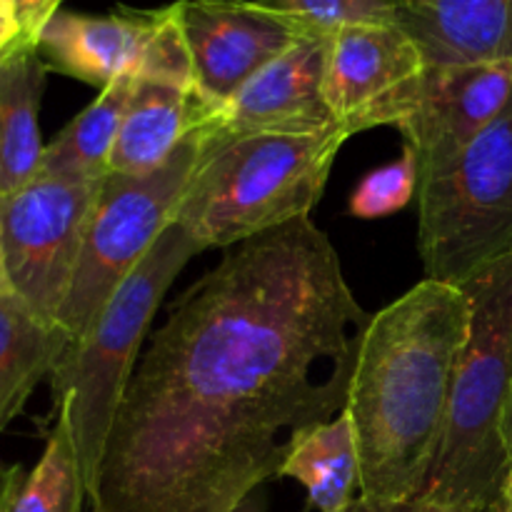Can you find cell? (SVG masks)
Returning a JSON list of instances; mask_svg holds the SVG:
<instances>
[{"mask_svg":"<svg viewBox=\"0 0 512 512\" xmlns=\"http://www.w3.org/2000/svg\"><path fill=\"white\" fill-rule=\"evenodd\" d=\"M348 138L343 128L248 135L200 128L198 158L173 223L208 250L310 218Z\"/></svg>","mask_w":512,"mask_h":512,"instance_id":"cell-4","label":"cell"},{"mask_svg":"<svg viewBox=\"0 0 512 512\" xmlns=\"http://www.w3.org/2000/svg\"><path fill=\"white\" fill-rule=\"evenodd\" d=\"M18 40H23V28H20L13 0H0V55L13 48Z\"/></svg>","mask_w":512,"mask_h":512,"instance_id":"cell-25","label":"cell"},{"mask_svg":"<svg viewBox=\"0 0 512 512\" xmlns=\"http://www.w3.org/2000/svg\"><path fill=\"white\" fill-rule=\"evenodd\" d=\"M13 288H10L8 270H5V250H3V235H0V295H10Z\"/></svg>","mask_w":512,"mask_h":512,"instance_id":"cell-27","label":"cell"},{"mask_svg":"<svg viewBox=\"0 0 512 512\" xmlns=\"http://www.w3.org/2000/svg\"><path fill=\"white\" fill-rule=\"evenodd\" d=\"M505 445H508V455H510V463H512V398H510L508 418H505Z\"/></svg>","mask_w":512,"mask_h":512,"instance_id":"cell-28","label":"cell"},{"mask_svg":"<svg viewBox=\"0 0 512 512\" xmlns=\"http://www.w3.org/2000/svg\"><path fill=\"white\" fill-rule=\"evenodd\" d=\"M135 75H123L98 98L75 115L53 143L45 145L40 173L43 178L60 180H103L110 175L115 140L135 88Z\"/></svg>","mask_w":512,"mask_h":512,"instance_id":"cell-18","label":"cell"},{"mask_svg":"<svg viewBox=\"0 0 512 512\" xmlns=\"http://www.w3.org/2000/svg\"><path fill=\"white\" fill-rule=\"evenodd\" d=\"M25 475L20 465H8L0 460V512H10L13 500L23 485Z\"/></svg>","mask_w":512,"mask_h":512,"instance_id":"cell-26","label":"cell"},{"mask_svg":"<svg viewBox=\"0 0 512 512\" xmlns=\"http://www.w3.org/2000/svg\"><path fill=\"white\" fill-rule=\"evenodd\" d=\"M415 198L425 278L463 285L512 255V103Z\"/></svg>","mask_w":512,"mask_h":512,"instance_id":"cell-6","label":"cell"},{"mask_svg":"<svg viewBox=\"0 0 512 512\" xmlns=\"http://www.w3.org/2000/svg\"><path fill=\"white\" fill-rule=\"evenodd\" d=\"M198 158V130L155 173L130 178L110 173L85 228L73 288L58 323L73 343L83 340L155 240L173 225L175 208Z\"/></svg>","mask_w":512,"mask_h":512,"instance_id":"cell-7","label":"cell"},{"mask_svg":"<svg viewBox=\"0 0 512 512\" xmlns=\"http://www.w3.org/2000/svg\"><path fill=\"white\" fill-rule=\"evenodd\" d=\"M415 195H418V168L413 153L403 148V158L365 175L350 198V213L355 218H385L403 210Z\"/></svg>","mask_w":512,"mask_h":512,"instance_id":"cell-21","label":"cell"},{"mask_svg":"<svg viewBox=\"0 0 512 512\" xmlns=\"http://www.w3.org/2000/svg\"><path fill=\"white\" fill-rule=\"evenodd\" d=\"M48 65L38 45L18 40L0 55V198L18 193L40 173V98Z\"/></svg>","mask_w":512,"mask_h":512,"instance_id":"cell-16","label":"cell"},{"mask_svg":"<svg viewBox=\"0 0 512 512\" xmlns=\"http://www.w3.org/2000/svg\"><path fill=\"white\" fill-rule=\"evenodd\" d=\"M215 113L218 105L203 98L198 88L135 80L110 158V173L130 178L155 173Z\"/></svg>","mask_w":512,"mask_h":512,"instance_id":"cell-15","label":"cell"},{"mask_svg":"<svg viewBox=\"0 0 512 512\" xmlns=\"http://www.w3.org/2000/svg\"><path fill=\"white\" fill-rule=\"evenodd\" d=\"M238 512H243V508H240V510H238Z\"/></svg>","mask_w":512,"mask_h":512,"instance_id":"cell-31","label":"cell"},{"mask_svg":"<svg viewBox=\"0 0 512 512\" xmlns=\"http://www.w3.org/2000/svg\"><path fill=\"white\" fill-rule=\"evenodd\" d=\"M103 180L38 175L23 190L0 198V235L10 288L50 323H58L73 288L85 228Z\"/></svg>","mask_w":512,"mask_h":512,"instance_id":"cell-9","label":"cell"},{"mask_svg":"<svg viewBox=\"0 0 512 512\" xmlns=\"http://www.w3.org/2000/svg\"><path fill=\"white\" fill-rule=\"evenodd\" d=\"M73 338L43 320L15 293L0 295V433L18 418L43 378H50Z\"/></svg>","mask_w":512,"mask_h":512,"instance_id":"cell-17","label":"cell"},{"mask_svg":"<svg viewBox=\"0 0 512 512\" xmlns=\"http://www.w3.org/2000/svg\"><path fill=\"white\" fill-rule=\"evenodd\" d=\"M468 333V293L443 280H420L370 315L345 403L360 460L358 495L418 498L438 453Z\"/></svg>","mask_w":512,"mask_h":512,"instance_id":"cell-2","label":"cell"},{"mask_svg":"<svg viewBox=\"0 0 512 512\" xmlns=\"http://www.w3.org/2000/svg\"><path fill=\"white\" fill-rule=\"evenodd\" d=\"M395 23L428 68L512 63V0H398Z\"/></svg>","mask_w":512,"mask_h":512,"instance_id":"cell-14","label":"cell"},{"mask_svg":"<svg viewBox=\"0 0 512 512\" xmlns=\"http://www.w3.org/2000/svg\"><path fill=\"white\" fill-rule=\"evenodd\" d=\"M460 288L470 333L455 368L443 435L418 498L450 512H490L503 500L512 463L505 418L512 398V255Z\"/></svg>","mask_w":512,"mask_h":512,"instance_id":"cell-3","label":"cell"},{"mask_svg":"<svg viewBox=\"0 0 512 512\" xmlns=\"http://www.w3.org/2000/svg\"><path fill=\"white\" fill-rule=\"evenodd\" d=\"M423 73V53L398 23L345 25L330 38L325 103L350 138L378 125L398 128Z\"/></svg>","mask_w":512,"mask_h":512,"instance_id":"cell-10","label":"cell"},{"mask_svg":"<svg viewBox=\"0 0 512 512\" xmlns=\"http://www.w3.org/2000/svg\"><path fill=\"white\" fill-rule=\"evenodd\" d=\"M88 488L80 473L78 455L68 423L55 418L43 455L33 473L25 475L10 512H85Z\"/></svg>","mask_w":512,"mask_h":512,"instance_id":"cell-20","label":"cell"},{"mask_svg":"<svg viewBox=\"0 0 512 512\" xmlns=\"http://www.w3.org/2000/svg\"><path fill=\"white\" fill-rule=\"evenodd\" d=\"M500 503H503L505 508L512 510V473H510L508 483H505V493H503V500H500Z\"/></svg>","mask_w":512,"mask_h":512,"instance_id":"cell-29","label":"cell"},{"mask_svg":"<svg viewBox=\"0 0 512 512\" xmlns=\"http://www.w3.org/2000/svg\"><path fill=\"white\" fill-rule=\"evenodd\" d=\"M195 88L223 105L310 30L265 0H178Z\"/></svg>","mask_w":512,"mask_h":512,"instance_id":"cell-11","label":"cell"},{"mask_svg":"<svg viewBox=\"0 0 512 512\" xmlns=\"http://www.w3.org/2000/svg\"><path fill=\"white\" fill-rule=\"evenodd\" d=\"M198 253H203V245L178 223L170 225L110 298L90 333L70 343L50 375L55 418L68 423L88 500L98 483L115 413L143 353L150 323L170 285Z\"/></svg>","mask_w":512,"mask_h":512,"instance_id":"cell-5","label":"cell"},{"mask_svg":"<svg viewBox=\"0 0 512 512\" xmlns=\"http://www.w3.org/2000/svg\"><path fill=\"white\" fill-rule=\"evenodd\" d=\"M310 30L333 35L345 25L395 23L398 0H265Z\"/></svg>","mask_w":512,"mask_h":512,"instance_id":"cell-22","label":"cell"},{"mask_svg":"<svg viewBox=\"0 0 512 512\" xmlns=\"http://www.w3.org/2000/svg\"><path fill=\"white\" fill-rule=\"evenodd\" d=\"M35 45L48 70H58L98 90L123 75L195 88L178 3L155 10L118 8L110 15L58 10Z\"/></svg>","mask_w":512,"mask_h":512,"instance_id":"cell-8","label":"cell"},{"mask_svg":"<svg viewBox=\"0 0 512 512\" xmlns=\"http://www.w3.org/2000/svg\"><path fill=\"white\" fill-rule=\"evenodd\" d=\"M63 0H13L15 13H18L20 28H23V40L38 43V35L60 10Z\"/></svg>","mask_w":512,"mask_h":512,"instance_id":"cell-23","label":"cell"},{"mask_svg":"<svg viewBox=\"0 0 512 512\" xmlns=\"http://www.w3.org/2000/svg\"><path fill=\"white\" fill-rule=\"evenodd\" d=\"M328 33H310L265 65L203 125L213 135L340 128L325 103Z\"/></svg>","mask_w":512,"mask_h":512,"instance_id":"cell-13","label":"cell"},{"mask_svg":"<svg viewBox=\"0 0 512 512\" xmlns=\"http://www.w3.org/2000/svg\"><path fill=\"white\" fill-rule=\"evenodd\" d=\"M512 103V63L425 65L418 98L398 125L418 183L448 168Z\"/></svg>","mask_w":512,"mask_h":512,"instance_id":"cell-12","label":"cell"},{"mask_svg":"<svg viewBox=\"0 0 512 512\" xmlns=\"http://www.w3.org/2000/svg\"><path fill=\"white\" fill-rule=\"evenodd\" d=\"M368 320L310 218L228 248L148 335L88 512H238L343 413Z\"/></svg>","mask_w":512,"mask_h":512,"instance_id":"cell-1","label":"cell"},{"mask_svg":"<svg viewBox=\"0 0 512 512\" xmlns=\"http://www.w3.org/2000/svg\"><path fill=\"white\" fill-rule=\"evenodd\" d=\"M348 512H450L438 508V505L428 503L423 498L413 500H370L358 495V498L350 503Z\"/></svg>","mask_w":512,"mask_h":512,"instance_id":"cell-24","label":"cell"},{"mask_svg":"<svg viewBox=\"0 0 512 512\" xmlns=\"http://www.w3.org/2000/svg\"><path fill=\"white\" fill-rule=\"evenodd\" d=\"M490 512H512V510H510V508H505L503 503H498V505H495V508L490 510Z\"/></svg>","mask_w":512,"mask_h":512,"instance_id":"cell-30","label":"cell"},{"mask_svg":"<svg viewBox=\"0 0 512 512\" xmlns=\"http://www.w3.org/2000/svg\"><path fill=\"white\" fill-rule=\"evenodd\" d=\"M280 478L298 480L320 512H348L355 490H360V460L345 410L300 440Z\"/></svg>","mask_w":512,"mask_h":512,"instance_id":"cell-19","label":"cell"}]
</instances>
